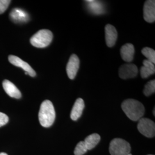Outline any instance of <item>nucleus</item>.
<instances>
[{"label": "nucleus", "instance_id": "f257e3e1", "mask_svg": "<svg viewBox=\"0 0 155 155\" xmlns=\"http://www.w3.org/2000/svg\"><path fill=\"white\" fill-rule=\"evenodd\" d=\"M122 110L127 117L133 121H137L144 116V106L140 102L133 99H128L122 102Z\"/></svg>", "mask_w": 155, "mask_h": 155}, {"label": "nucleus", "instance_id": "f03ea898", "mask_svg": "<svg viewBox=\"0 0 155 155\" xmlns=\"http://www.w3.org/2000/svg\"><path fill=\"white\" fill-rule=\"evenodd\" d=\"M55 111L52 103L49 100H45L40 106L39 113V122L45 127L52 125L55 120Z\"/></svg>", "mask_w": 155, "mask_h": 155}, {"label": "nucleus", "instance_id": "7ed1b4c3", "mask_svg": "<svg viewBox=\"0 0 155 155\" xmlns=\"http://www.w3.org/2000/svg\"><path fill=\"white\" fill-rule=\"evenodd\" d=\"M53 39V34L48 29H41L31 38V45L37 48H45L48 46Z\"/></svg>", "mask_w": 155, "mask_h": 155}, {"label": "nucleus", "instance_id": "20e7f679", "mask_svg": "<svg viewBox=\"0 0 155 155\" xmlns=\"http://www.w3.org/2000/svg\"><path fill=\"white\" fill-rule=\"evenodd\" d=\"M130 150V144L123 139H114L110 142L109 152L111 155H127Z\"/></svg>", "mask_w": 155, "mask_h": 155}, {"label": "nucleus", "instance_id": "39448f33", "mask_svg": "<svg viewBox=\"0 0 155 155\" xmlns=\"http://www.w3.org/2000/svg\"><path fill=\"white\" fill-rule=\"evenodd\" d=\"M137 129L140 133L147 137L152 138L155 137V123L150 119L141 118L139 120Z\"/></svg>", "mask_w": 155, "mask_h": 155}, {"label": "nucleus", "instance_id": "423d86ee", "mask_svg": "<svg viewBox=\"0 0 155 155\" xmlns=\"http://www.w3.org/2000/svg\"><path fill=\"white\" fill-rule=\"evenodd\" d=\"M9 62L15 66L22 68L25 72H27L29 75L32 77L36 76V72L31 66L25 61H23L20 58L16 56L10 55L8 57Z\"/></svg>", "mask_w": 155, "mask_h": 155}, {"label": "nucleus", "instance_id": "0eeeda50", "mask_svg": "<svg viewBox=\"0 0 155 155\" xmlns=\"http://www.w3.org/2000/svg\"><path fill=\"white\" fill-rule=\"evenodd\" d=\"M79 59L77 56L73 54L70 56L67 64V74L70 79H74L79 68Z\"/></svg>", "mask_w": 155, "mask_h": 155}, {"label": "nucleus", "instance_id": "6e6552de", "mask_svg": "<svg viewBox=\"0 0 155 155\" xmlns=\"http://www.w3.org/2000/svg\"><path fill=\"white\" fill-rule=\"evenodd\" d=\"M138 74L137 67L134 64H126L120 67L119 76L121 79H127L137 76Z\"/></svg>", "mask_w": 155, "mask_h": 155}, {"label": "nucleus", "instance_id": "1a4fd4ad", "mask_svg": "<svg viewBox=\"0 0 155 155\" xmlns=\"http://www.w3.org/2000/svg\"><path fill=\"white\" fill-rule=\"evenodd\" d=\"M144 18L147 22L152 23L155 20V1H146L144 6Z\"/></svg>", "mask_w": 155, "mask_h": 155}, {"label": "nucleus", "instance_id": "9d476101", "mask_svg": "<svg viewBox=\"0 0 155 155\" xmlns=\"http://www.w3.org/2000/svg\"><path fill=\"white\" fill-rule=\"evenodd\" d=\"M105 39L106 45L109 47H112L116 44L117 39V32L115 27L110 24L106 25Z\"/></svg>", "mask_w": 155, "mask_h": 155}, {"label": "nucleus", "instance_id": "9b49d317", "mask_svg": "<svg viewBox=\"0 0 155 155\" xmlns=\"http://www.w3.org/2000/svg\"><path fill=\"white\" fill-rule=\"evenodd\" d=\"M10 18L13 22H25L29 20L28 13L20 8H15L12 11L10 15Z\"/></svg>", "mask_w": 155, "mask_h": 155}, {"label": "nucleus", "instance_id": "f8f14e48", "mask_svg": "<svg viewBox=\"0 0 155 155\" xmlns=\"http://www.w3.org/2000/svg\"><path fill=\"white\" fill-rule=\"evenodd\" d=\"M3 88L9 96L12 98L19 99L21 97V93L16 86L8 80H4L2 83Z\"/></svg>", "mask_w": 155, "mask_h": 155}, {"label": "nucleus", "instance_id": "ddd939ff", "mask_svg": "<svg viewBox=\"0 0 155 155\" xmlns=\"http://www.w3.org/2000/svg\"><path fill=\"white\" fill-rule=\"evenodd\" d=\"M84 108V102L82 98H78L73 106L70 117L73 121H77L82 114Z\"/></svg>", "mask_w": 155, "mask_h": 155}, {"label": "nucleus", "instance_id": "4468645a", "mask_svg": "<svg viewBox=\"0 0 155 155\" xmlns=\"http://www.w3.org/2000/svg\"><path fill=\"white\" fill-rule=\"evenodd\" d=\"M122 59L127 62H131L133 60L134 54V47L133 45L127 43L124 45L120 50Z\"/></svg>", "mask_w": 155, "mask_h": 155}, {"label": "nucleus", "instance_id": "2eb2a0df", "mask_svg": "<svg viewBox=\"0 0 155 155\" xmlns=\"http://www.w3.org/2000/svg\"><path fill=\"white\" fill-rule=\"evenodd\" d=\"M89 11L95 15H101L105 12L104 4L97 1H86Z\"/></svg>", "mask_w": 155, "mask_h": 155}, {"label": "nucleus", "instance_id": "dca6fc26", "mask_svg": "<svg viewBox=\"0 0 155 155\" xmlns=\"http://www.w3.org/2000/svg\"><path fill=\"white\" fill-rule=\"evenodd\" d=\"M155 72V64L147 59L144 60L143 61V66L140 69L141 77L143 78H147L149 77L150 75L154 74Z\"/></svg>", "mask_w": 155, "mask_h": 155}, {"label": "nucleus", "instance_id": "f3484780", "mask_svg": "<svg viewBox=\"0 0 155 155\" xmlns=\"http://www.w3.org/2000/svg\"><path fill=\"white\" fill-rule=\"evenodd\" d=\"M101 137L98 134L94 133L88 136L84 141V143L87 150L93 149L99 143Z\"/></svg>", "mask_w": 155, "mask_h": 155}, {"label": "nucleus", "instance_id": "a211bd4d", "mask_svg": "<svg viewBox=\"0 0 155 155\" xmlns=\"http://www.w3.org/2000/svg\"><path fill=\"white\" fill-rule=\"evenodd\" d=\"M141 52L143 55L145 56L148 61L152 62V63L155 64V50L149 48V47H145L144 48Z\"/></svg>", "mask_w": 155, "mask_h": 155}, {"label": "nucleus", "instance_id": "6ab92c4d", "mask_svg": "<svg viewBox=\"0 0 155 155\" xmlns=\"http://www.w3.org/2000/svg\"><path fill=\"white\" fill-rule=\"evenodd\" d=\"M155 91V81L152 80L147 83L144 87V94L145 96L148 97Z\"/></svg>", "mask_w": 155, "mask_h": 155}, {"label": "nucleus", "instance_id": "aec40b11", "mask_svg": "<svg viewBox=\"0 0 155 155\" xmlns=\"http://www.w3.org/2000/svg\"><path fill=\"white\" fill-rule=\"evenodd\" d=\"M88 150L87 149L84 141H80L76 146L74 150L75 155H83Z\"/></svg>", "mask_w": 155, "mask_h": 155}, {"label": "nucleus", "instance_id": "412c9836", "mask_svg": "<svg viewBox=\"0 0 155 155\" xmlns=\"http://www.w3.org/2000/svg\"><path fill=\"white\" fill-rule=\"evenodd\" d=\"M11 1L9 0H0V14L5 11Z\"/></svg>", "mask_w": 155, "mask_h": 155}, {"label": "nucleus", "instance_id": "4be33fe9", "mask_svg": "<svg viewBox=\"0 0 155 155\" xmlns=\"http://www.w3.org/2000/svg\"><path fill=\"white\" fill-rule=\"evenodd\" d=\"M9 121V118L5 114L0 112V127L5 125Z\"/></svg>", "mask_w": 155, "mask_h": 155}, {"label": "nucleus", "instance_id": "5701e85b", "mask_svg": "<svg viewBox=\"0 0 155 155\" xmlns=\"http://www.w3.org/2000/svg\"><path fill=\"white\" fill-rule=\"evenodd\" d=\"M0 155H8L5 153H0Z\"/></svg>", "mask_w": 155, "mask_h": 155}, {"label": "nucleus", "instance_id": "b1692460", "mask_svg": "<svg viewBox=\"0 0 155 155\" xmlns=\"http://www.w3.org/2000/svg\"><path fill=\"white\" fill-rule=\"evenodd\" d=\"M155 109H153V115H154V116H155Z\"/></svg>", "mask_w": 155, "mask_h": 155}, {"label": "nucleus", "instance_id": "393cba45", "mask_svg": "<svg viewBox=\"0 0 155 155\" xmlns=\"http://www.w3.org/2000/svg\"><path fill=\"white\" fill-rule=\"evenodd\" d=\"M127 155H132L131 153H129V154H127Z\"/></svg>", "mask_w": 155, "mask_h": 155}, {"label": "nucleus", "instance_id": "a878e982", "mask_svg": "<svg viewBox=\"0 0 155 155\" xmlns=\"http://www.w3.org/2000/svg\"></svg>", "mask_w": 155, "mask_h": 155}]
</instances>
